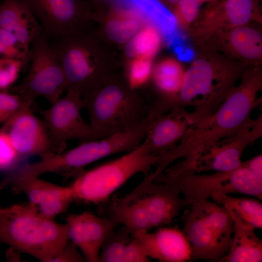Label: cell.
I'll return each instance as SVG.
<instances>
[{"label":"cell","instance_id":"6da1fadb","mask_svg":"<svg viewBox=\"0 0 262 262\" xmlns=\"http://www.w3.org/2000/svg\"><path fill=\"white\" fill-rule=\"evenodd\" d=\"M240 78V83L234 86L216 111L190 128L176 147L160 157L157 173L180 158L193 159L251 119L250 115L260 101L257 96L262 87V66L248 68Z\"/></svg>","mask_w":262,"mask_h":262},{"label":"cell","instance_id":"7a4b0ae2","mask_svg":"<svg viewBox=\"0 0 262 262\" xmlns=\"http://www.w3.org/2000/svg\"><path fill=\"white\" fill-rule=\"evenodd\" d=\"M197 50L185 70L178 94L165 105L168 111L175 107H194L196 124L216 111L243 72L251 67L217 52Z\"/></svg>","mask_w":262,"mask_h":262},{"label":"cell","instance_id":"3957f363","mask_svg":"<svg viewBox=\"0 0 262 262\" xmlns=\"http://www.w3.org/2000/svg\"><path fill=\"white\" fill-rule=\"evenodd\" d=\"M68 241L65 224L43 216L29 202L0 208V244L52 262Z\"/></svg>","mask_w":262,"mask_h":262},{"label":"cell","instance_id":"277c9868","mask_svg":"<svg viewBox=\"0 0 262 262\" xmlns=\"http://www.w3.org/2000/svg\"><path fill=\"white\" fill-rule=\"evenodd\" d=\"M160 157L151 154L146 142L121 156L91 169L84 170L70 185L76 200L99 205L132 177L138 173L147 176Z\"/></svg>","mask_w":262,"mask_h":262},{"label":"cell","instance_id":"5b68a950","mask_svg":"<svg viewBox=\"0 0 262 262\" xmlns=\"http://www.w3.org/2000/svg\"><path fill=\"white\" fill-rule=\"evenodd\" d=\"M182 217L183 232L193 254L190 262H221L231 243L233 221L222 205L203 200L191 203Z\"/></svg>","mask_w":262,"mask_h":262},{"label":"cell","instance_id":"8992f818","mask_svg":"<svg viewBox=\"0 0 262 262\" xmlns=\"http://www.w3.org/2000/svg\"><path fill=\"white\" fill-rule=\"evenodd\" d=\"M133 91L111 82L82 96L90 124L102 137L130 129L147 116L150 109Z\"/></svg>","mask_w":262,"mask_h":262},{"label":"cell","instance_id":"52a82bcc","mask_svg":"<svg viewBox=\"0 0 262 262\" xmlns=\"http://www.w3.org/2000/svg\"><path fill=\"white\" fill-rule=\"evenodd\" d=\"M30 61L29 69L22 81L8 91L32 104L38 97L54 103L66 90V79L49 38L43 31L32 44Z\"/></svg>","mask_w":262,"mask_h":262},{"label":"cell","instance_id":"ba28073f","mask_svg":"<svg viewBox=\"0 0 262 262\" xmlns=\"http://www.w3.org/2000/svg\"><path fill=\"white\" fill-rule=\"evenodd\" d=\"M66 91L65 96L48 109L39 112L47 128L53 153L66 150L67 142L70 140L83 142L103 138L82 118L81 111L84 104L82 95L72 90Z\"/></svg>","mask_w":262,"mask_h":262},{"label":"cell","instance_id":"9c48e42d","mask_svg":"<svg viewBox=\"0 0 262 262\" xmlns=\"http://www.w3.org/2000/svg\"><path fill=\"white\" fill-rule=\"evenodd\" d=\"M259 23L214 32L193 41L197 50L221 54L249 66H262V33Z\"/></svg>","mask_w":262,"mask_h":262},{"label":"cell","instance_id":"30bf717a","mask_svg":"<svg viewBox=\"0 0 262 262\" xmlns=\"http://www.w3.org/2000/svg\"><path fill=\"white\" fill-rule=\"evenodd\" d=\"M262 136V116L251 119L233 134L226 137L189 160L196 173L228 172L242 165L241 157L246 147Z\"/></svg>","mask_w":262,"mask_h":262},{"label":"cell","instance_id":"8fae6325","mask_svg":"<svg viewBox=\"0 0 262 262\" xmlns=\"http://www.w3.org/2000/svg\"><path fill=\"white\" fill-rule=\"evenodd\" d=\"M262 21L260 0H221L200 13L188 32L194 41L214 32Z\"/></svg>","mask_w":262,"mask_h":262},{"label":"cell","instance_id":"7c38bea8","mask_svg":"<svg viewBox=\"0 0 262 262\" xmlns=\"http://www.w3.org/2000/svg\"><path fill=\"white\" fill-rule=\"evenodd\" d=\"M10 187L16 193L24 194L29 202L43 216L54 219L66 212L76 198L72 188L44 180L40 177L6 175L0 182V189Z\"/></svg>","mask_w":262,"mask_h":262},{"label":"cell","instance_id":"4fadbf2b","mask_svg":"<svg viewBox=\"0 0 262 262\" xmlns=\"http://www.w3.org/2000/svg\"><path fill=\"white\" fill-rule=\"evenodd\" d=\"M53 39L50 43L64 73L66 90L75 91L82 96L95 88L97 72L89 48L69 34Z\"/></svg>","mask_w":262,"mask_h":262},{"label":"cell","instance_id":"5bb4252c","mask_svg":"<svg viewBox=\"0 0 262 262\" xmlns=\"http://www.w3.org/2000/svg\"><path fill=\"white\" fill-rule=\"evenodd\" d=\"M32 105L25 104L1 128L7 133L16 150L25 160L32 156H37L41 159L54 154L46 125L34 114Z\"/></svg>","mask_w":262,"mask_h":262},{"label":"cell","instance_id":"9a60e30c","mask_svg":"<svg viewBox=\"0 0 262 262\" xmlns=\"http://www.w3.org/2000/svg\"><path fill=\"white\" fill-rule=\"evenodd\" d=\"M65 225L68 240L89 262H99L103 244L118 225L89 212L68 214Z\"/></svg>","mask_w":262,"mask_h":262},{"label":"cell","instance_id":"2e32d148","mask_svg":"<svg viewBox=\"0 0 262 262\" xmlns=\"http://www.w3.org/2000/svg\"><path fill=\"white\" fill-rule=\"evenodd\" d=\"M133 190L144 204L151 229L170 224L187 206L180 191L168 183L142 181Z\"/></svg>","mask_w":262,"mask_h":262},{"label":"cell","instance_id":"e0dca14e","mask_svg":"<svg viewBox=\"0 0 262 262\" xmlns=\"http://www.w3.org/2000/svg\"><path fill=\"white\" fill-rule=\"evenodd\" d=\"M196 120L192 111L175 107L156 118L144 141L150 153L159 157L173 149Z\"/></svg>","mask_w":262,"mask_h":262},{"label":"cell","instance_id":"ac0fdd59","mask_svg":"<svg viewBox=\"0 0 262 262\" xmlns=\"http://www.w3.org/2000/svg\"><path fill=\"white\" fill-rule=\"evenodd\" d=\"M146 256L160 262H190L192 247L183 231L175 228L160 227L152 233L139 231L134 237Z\"/></svg>","mask_w":262,"mask_h":262},{"label":"cell","instance_id":"d6986e66","mask_svg":"<svg viewBox=\"0 0 262 262\" xmlns=\"http://www.w3.org/2000/svg\"><path fill=\"white\" fill-rule=\"evenodd\" d=\"M41 23L48 38L61 37L70 33L80 13L77 0H22Z\"/></svg>","mask_w":262,"mask_h":262},{"label":"cell","instance_id":"ffe728a7","mask_svg":"<svg viewBox=\"0 0 262 262\" xmlns=\"http://www.w3.org/2000/svg\"><path fill=\"white\" fill-rule=\"evenodd\" d=\"M98 211L101 216L126 227L132 237L151 229L144 204L134 190L123 196H111L98 205Z\"/></svg>","mask_w":262,"mask_h":262},{"label":"cell","instance_id":"44dd1931","mask_svg":"<svg viewBox=\"0 0 262 262\" xmlns=\"http://www.w3.org/2000/svg\"><path fill=\"white\" fill-rule=\"evenodd\" d=\"M255 229L233 221V231L229 249L221 262H260L262 261V241Z\"/></svg>","mask_w":262,"mask_h":262},{"label":"cell","instance_id":"7402d4cb","mask_svg":"<svg viewBox=\"0 0 262 262\" xmlns=\"http://www.w3.org/2000/svg\"><path fill=\"white\" fill-rule=\"evenodd\" d=\"M185 70L179 61L173 58L164 60L153 68L151 77L163 96L160 103L165 104L176 98L181 87Z\"/></svg>","mask_w":262,"mask_h":262},{"label":"cell","instance_id":"603a6c76","mask_svg":"<svg viewBox=\"0 0 262 262\" xmlns=\"http://www.w3.org/2000/svg\"><path fill=\"white\" fill-rule=\"evenodd\" d=\"M212 198L224 206L232 221L248 225L253 229H262V204L257 200L234 197L215 192Z\"/></svg>","mask_w":262,"mask_h":262},{"label":"cell","instance_id":"cb8c5ba5","mask_svg":"<svg viewBox=\"0 0 262 262\" xmlns=\"http://www.w3.org/2000/svg\"><path fill=\"white\" fill-rule=\"evenodd\" d=\"M240 193L262 200V178L244 166L230 171L222 194Z\"/></svg>","mask_w":262,"mask_h":262},{"label":"cell","instance_id":"d4e9b609","mask_svg":"<svg viewBox=\"0 0 262 262\" xmlns=\"http://www.w3.org/2000/svg\"><path fill=\"white\" fill-rule=\"evenodd\" d=\"M162 41L159 30L154 27L148 26L138 32L126 43L125 54L131 58H151L159 49Z\"/></svg>","mask_w":262,"mask_h":262},{"label":"cell","instance_id":"484cf974","mask_svg":"<svg viewBox=\"0 0 262 262\" xmlns=\"http://www.w3.org/2000/svg\"><path fill=\"white\" fill-rule=\"evenodd\" d=\"M132 237L128 229L123 226L115 229L102 245L99 262H123L126 247Z\"/></svg>","mask_w":262,"mask_h":262},{"label":"cell","instance_id":"4316f807","mask_svg":"<svg viewBox=\"0 0 262 262\" xmlns=\"http://www.w3.org/2000/svg\"><path fill=\"white\" fill-rule=\"evenodd\" d=\"M42 32L41 25L27 7L13 33L30 57L32 44Z\"/></svg>","mask_w":262,"mask_h":262},{"label":"cell","instance_id":"83f0119b","mask_svg":"<svg viewBox=\"0 0 262 262\" xmlns=\"http://www.w3.org/2000/svg\"><path fill=\"white\" fill-rule=\"evenodd\" d=\"M18 153L7 133L0 129V172H14L25 164Z\"/></svg>","mask_w":262,"mask_h":262},{"label":"cell","instance_id":"f1b7e54d","mask_svg":"<svg viewBox=\"0 0 262 262\" xmlns=\"http://www.w3.org/2000/svg\"><path fill=\"white\" fill-rule=\"evenodd\" d=\"M139 24L135 19H112L106 24L105 33L113 41L120 44L127 43L139 31Z\"/></svg>","mask_w":262,"mask_h":262},{"label":"cell","instance_id":"f546056e","mask_svg":"<svg viewBox=\"0 0 262 262\" xmlns=\"http://www.w3.org/2000/svg\"><path fill=\"white\" fill-rule=\"evenodd\" d=\"M152 69L151 58L145 57L135 58L128 68V85L134 90L144 85L151 77Z\"/></svg>","mask_w":262,"mask_h":262},{"label":"cell","instance_id":"4dcf8cb0","mask_svg":"<svg viewBox=\"0 0 262 262\" xmlns=\"http://www.w3.org/2000/svg\"><path fill=\"white\" fill-rule=\"evenodd\" d=\"M27 8L22 0H3L0 5V28L13 32Z\"/></svg>","mask_w":262,"mask_h":262},{"label":"cell","instance_id":"1f68e13d","mask_svg":"<svg viewBox=\"0 0 262 262\" xmlns=\"http://www.w3.org/2000/svg\"><path fill=\"white\" fill-rule=\"evenodd\" d=\"M200 0H180L173 7L174 17L180 26L189 31L200 14Z\"/></svg>","mask_w":262,"mask_h":262},{"label":"cell","instance_id":"d6a6232c","mask_svg":"<svg viewBox=\"0 0 262 262\" xmlns=\"http://www.w3.org/2000/svg\"><path fill=\"white\" fill-rule=\"evenodd\" d=\"M0 57L20 60L26 66L30 60V57L25 53L14 33L1 28H0Z\"/></svg>","mask_w":262,"mask_h":262},{"label":"cell","instance_id":"836d02e7","mask_svg":"<svg viewBox=\"0 0 262 262\" xmlns=\"http://www.w3.org/2000/svg\"><path fill=\"white\" fill-rule=\"evenodd\" d=\"M26 67L20 60L0 57V91H8L12 87L21 70Z\"/></svg>","mask_w":262,"mask_h":262},{"label":"cell","instance_id":"e575fe53","mask_svg":"<svg viewBox=\"0 0 262 262\" xmlns=\"http://www.w3.org/2000/svg\"><path fill=\"white\" fill-rule=\"evenodd\" d=\"M27 103L29 102L16 93L9 91H0V125L4 123Z\"/></svg>","mask_w":262,"mask_h":262},{"label":"cell","instance_id":"d590c367","mask_svg":"<svg viewBox=\"0 0 262 262\" xmlns=\"http://www.w3.org/2000/svg\"><path fill=\"white\" fill-rule=\"evenodd\" d=\"M139 242L135 237H132L128 243L124 252L123 262H149Z\"/></svg>","mask_w":262,"mask_h":262},{"label":"cell","instance_id":"8d00e7d4","mask_svg":"<svg viewBox=\"0 0 262 262\" xmlns=\"http://www.w3.org/2000/svg\"><path fill=\"white\" fill-rule=\"evenodd\" d=\"M86 261L79 249L69 240L54 258L52 262H81Z\"/></svg>","mask_w":262,"mask_h":262},{"label":"cell","instance_id":"74e56055","mask_svg":"<svg viewBox=\"0 0 262 262\" xmlns=\"http://www.w3.org/2000/svg\"><path fill=\"white\" fill-rule=\"evenodd\" d=\"M242 164L257 176L262 178V155L261 154L242 163Z\"/></svg>","mask_w":262,"mask_h":262},{"label":"cell","instance_id":"f35d334b","mask_svg":"<svg viewBox=\"0 0 262 262\" xmlns=\"http://www.w3.org/2000/svg\"><path fill=\"white\" fill-rule=\"evenodd\" d=\"M180 0H161L162 2L165 5L173 8L175 5Z\"/></svg>","mask_w":262,"mask_h":262},{"label":"cell","instance_id":"ab89813d","mask_svg":"<svg viewBox=\"0 0 262 262\" xmlns=\"http://www.w3.org/2000/svg\"><path fill=\"white\" fill-rule=\"evenodd\" d=\"M202 3L206 2L208 6L213 5L216 4L219 0H200Z\"/></svg>","mask_w":262,"mask_h":262}]
</instances>
